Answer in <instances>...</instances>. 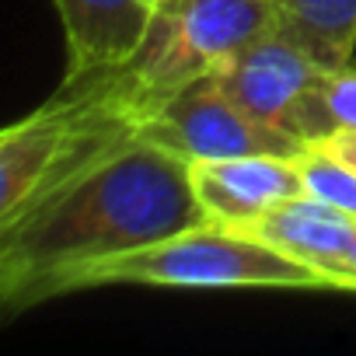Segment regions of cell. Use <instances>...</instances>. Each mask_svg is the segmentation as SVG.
Segmentation results:
<instances>
[{"label":"cell","instance_id":"obj_7","mask_svg":"<svg viewBox=\"0 0 356 356\" xmlns=\"http://www.w3.org/2000/svg\"><path fill=\"white\" fill-rule=\"evenodd\" d=\"M241 231H248L259 241L273 245L276 252L318 269L332 290L346 293L342 266L356 241V217L335 210L332 203H325L311 193H297V196L276 203L273 210H266L262 217H255Z\"/></svg>","mask_w":356,"mask_h":356},{"label":"cell","instance_id":"obj_13","mask_svg":"<svg viewBox=\"0 0 356 356\" xmlns=\"http://www.w3.org/2000/svg\"><path fill=\"white\" fill-rule=\"evenodd\" d=\"M342 290L346 293H356V241L346 255V266H342Z\"/></svg>","mask_w":356,"mask_h":356},{"label":"cell","instance_id":"obj_12","mask_svg":"<svg viewBox=\"0 0 356 356\" xmlns=\"http://www.w3.org/2000/svg\"><path fill=\"white\" fill-rule=\"evenodd\" d=\"M318 147H325L328 154L349 161L356 168V129H346V133H332L328 140H318Z\"/></svg>","mask_w":356,"mask_h":356},{"label":"cell","instance_id":"obj_1","mask_svg":"<svg viewBox=\"0 0 356 356\" xmlns=\"http://www.w3.org/2000/svg\"><path fill=\"white\" fill-rule=\"evenodd\" d=\"M203 224L189 161L133 136L0 227V307L8 318L60 300L91 262Z\"/></svg>","mask_w":356,"mask_h":356},{"label":"cell","instance_id":"obj_2","mask_svg":"<svg viewBox=\"0 0 356 356\" xmlns=\"http://www.w3.org/2000/svg\"><path fill=\"white\" fill-rule=\"evenodd\" d=\"M273 25L269 0H157L136 49L102 74L63 77L105 98L136 129Z\"/></svg>","mask_w":356,"mask_h":356},{"label":"cell","instance_id":"obj_5","mask_svg":"<svg viewBox=\"0 0 356 356\" xmlns=\"http://www.w3.org/2000/svg\"><path fill=\"white\" fill-rule=\"evenodd\" d=\"M321 74L325 67L311 53H304L290 35L269 25L266 32L248 39L241 49H234L210 77L255 122L300 140L297 136L300 112L314 84L321 81Z\"/></svg>","mask_w":356,"mask_h":356},{"label":"cell","instance_id":"obj_9","mask_svg":"<svg viewBox=\"0 0 356 356\" xmlns=\"http://www.w3.org/2000/svg\"><path fill=\"white\" fill-rule=\"evenodd\" d=\"M273 25L321 67L356 56V0H269Z\"/></svg>","mask_w":356,"mask_h":356},{"label":"cell","instance_id":"obj_8","mask_svg":"<svg viewBox=\"0 0 356 356\" xmlns=\"http://www.w3.org/2000/svg\"><path fill=\"white\" fill-rule=\"evenodd\" d=\"M67 42V74L88 77L119 67L143 39L157 0H53Z\"/></svg>","mask_w":356,"mask_h":356},{"label":"cell","instance_id":"obj_11","mask_svg":"<svg viewBox=\"0 0 356 356\" xmlns=\"http://www.w3.org/2000/svg\"><path fill=\"white\" fill-rule=\"evenodd\" d=\"M297 168H300V182L304 193L332 203L335 210L356 217V168L335 154H328L318 143H307L297 154Z\"/></svg>","mask_w":356,"mask_h":356},{"label":"cell","instance_id":"obj_10","mask_svg":"<svg viewBox=\"0 0 356 356\" xmlns=\"http://www.w3.org/2000/svg\"><path fill=\"white\" fill-rule=\"evenodd\" d=\"M346 129H356V60L342 67H325L321 81L304 102L297 136L304 143H318Z\"/></svg>","mask_w":356,"mask_h":356},{"label":"cell","instance_id":"obj_4","mask_svg":"<svg viewBox=\"0 0 356 356\" xmlns=\"http://www.w3.org/2000/svg\"><path fill=\"white\" fill-rule=\"evenodd\" d=\"M140 136L171 150L182 161H217V157H241V154H300L304 143L255 122L241 112L213 77L175 95L164 108H157L143 126Z\"/></svg>","mask_w":356,"mask_h":356},{"label":"cell","instance_id":"obj_3","mask_svg":"<svg viewBox=\"0 0 356 356\" xmlns=\"http://www.w3.org/2000/svg\"><path fill=\"white\" fill-rule=\"evenodd\" d=\"M98 286H193V290H332L328 280L248 231L196 224L154 245L91 262L63 297Z\"/></svg>","mask_w":356,"mask_h":356},{"label":"cell","instance_id":"obj_6","mask_svg":"<svg viewBox=\"0 0 356 356\" xmlns=\"http://www.w3.org/2000/svg\"><path fill=\"white\" fill-rule=\"evenodd\" d=\"M189 182L207 224L248 227L276 203L304 193L297 154H241L217 161H193Z\"/></svg>","mask_w":356,"mask_h":356}]
</instances>
